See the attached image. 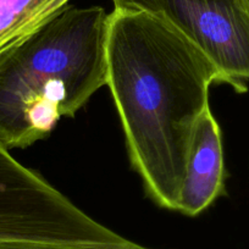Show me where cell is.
Masks as SVG:
<instances>
[{"label":"cell","instance_id":"6da1fadb","mask_svg":"<svg viewBox=\"0 0 249 249\" xmlns=\"http://www.w3.org/2000/svg\"><path fill=\"white\" fill-rule=\"evenodd\" d=\"M215 65L165 21L114 9L107 38V86L128 157L148 196L177 212L196 126L209 109Z\"/></svg>","mask_w":249,"mask_h":249},{"label":"cell","instance_id":"7a4b0ae2","mask_svg":"<svg viewBox=\"0 0 249 249\" xmlns=\"http://www.w3.org/2000/svg\"><path fill=\"white\" fill-rule=\"evenodd\" d=\"M109 14L66 6L0 54V143L9 150L47 137L107 86Z\"/></svg>","mask_w":249,"mask_h":249},{"label":"cell","instance_id":"3957f363","mask_svg":"<svg viewBox=\"0 0 249 249\" xmlns=\"http://www.w3.org/2000/svg\"><path fill=\"white\" fill-rule=\"evenodd\" d=\"M122 238L23 166L0 143V243H85Z\"/></svg>","mask_w":249,"mask_h":249},{"label":"cell","instance_id":"277c9868","mask_svg":"<svg viewBox=\"0 0 249 249\" xmlns=\"http://www.w3.org/2000/svg\"><path fill=\"white\" fill-rule=\"evenodd\" d=\"M169 23L204 53L238 93L249 81V9L244 0H111Z\"/></svg>","mask_w":249,"mask_h":249},{"label":"cell","instance_id":"5b68a950","mask_svg":"<svg viewBox=\"0 0 249 249\" xmlns=\"http://www.w3.org/2000/svg\"><path fill=\"white\" fill-rule=\"evenodd\" d=\"M221 130L212 110L199 117L191 141L177 212L197 216L225 192Z\"/></svg>","mask_w":249,"mask_h":249},{"label":"cell","instance_id":"8992f818","mask_svg":"<svg viewBox=\"0 0 249 249\" xmlns=\"http://www.w3.org/2000/svg\"><path fill=\"white\" fill-rule=\"evenodd\" d=\"M0 249H150L126 238L116 242H85V243H0Z\"/></svg>","mask_w":249,"mask_h":249},{"label":"cell","instance_id":"52a82bcc","mask_svg":"<svg viewBox=\"0 0 249 249\" xmlns=\"http://www.w3.org/2000/svg\"><path fill=\"white\" fill-rule=\"evenodd\" d=\"M20 27L16 0H0V54L18 44Z\"/></svg>","mask_w":249,"mask_h":249},{"label":"cell","instance_id":"ba28073f","mask_svg":"<svg viewBox=\"0 0 249 249\" xmlns=\"http://www.w3.org/2000/svg\"><path fill=\"white\" fill-rule=\"evenodd\" d=\"M244 1H246L247 6H248V9H249V0H244Z\"/></svg>","mask_w":249,"mask_h":249}]
</instances>
